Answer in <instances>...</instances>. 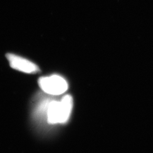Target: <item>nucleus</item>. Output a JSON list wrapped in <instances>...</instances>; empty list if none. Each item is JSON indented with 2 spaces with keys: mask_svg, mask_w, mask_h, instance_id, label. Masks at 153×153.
<instances>
[{
  "mask_svg": "<svg viewBox=\"0 0 153 153\" xmlns=\"http://www.w3.org/2000/svg\"><path fill=\"white\" fill-rule=\"evenodd\" d=\"M73 105V98L70 95L64 96L60 101H52L46 104V117L49 124L66 123L71 115Z\"/></svg>",
  "mask_w": 153,
  "mask_h": 153,
  "instance_id": "1",
  "label": "nucleus"
},
{
  "mask_svg": "<svg viewBox=\"0 0 153 153\" xmlns=\"http://www.w3.org/2000/svg\"><path fill=\"white\" fill-rule=\"evenodd\" d=\"M38 83L44 92L52 95L62 94L68 88V84L65 79L57 75L41 77Z\"/></svg>",
  "mask_w": 153,
  "mask_h": 153,
  "instance_id": "2",
  "label": "nucleus"
},
{
  "mask_svg": "<svg viewBox=\"0 0 153 153\" xmlns=\"http://www.w3.org/2000/svg\"><path fill=\"white\" fill-rule=\"evenodd\" d=\"M6 57L12 68L23 73L31 74L40 71L38 66L30 61L13 53H7Z\"/></svg>",
  "mask_w": 153,
  "mask_h": 153,
  "instance_id": "3",
  "label": "nucleus"
}]
</instances>
